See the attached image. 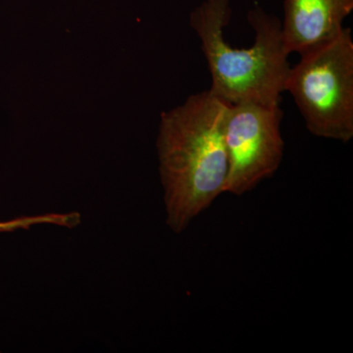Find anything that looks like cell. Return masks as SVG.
Returning <instances> with one entry per match:
<instances>
[{
    "mask_svg": "<svg viewBox=\"0 0 353 353\" xmlns=\"http://www.w3.org/2000/svg\"><path fill=\"white\" fill-rule=\"evenodd\" d=\"M301 57L290 67L285 90L311 134L348 143L353 138L352 30L343 28L336 38Z\"/></svg>",
    "mask_w": 353,
    "mask_h": 353,
    "instance_id": "cell-3",
    "label": "cell"
},
{
    "mask_svg": "<svg viewBox=\"0 0 353 353\" xmlns=\"http://www.w3.org/2000/svg\"><path fill=\"white\" fill-rule=\"evenodd\" d=\"M230 104L208 90L161 114L157 137L166 224L176 234L224 194L225 123Z\"/></svg>",
    "mask_w": 353,
    "mask_h": 353,
    "instance_id": "cell-1",
    "label": "cell"
},
{
    "mask_svg": "<svg viewBox=\"0 0 353 353\" xmlns=\"http://www.w3.org/2000/svg\"><path fill=\"white\" fill-rule=\"evenodd\" d=\"M231 18V0H203L190 13V27L201 41L211 74L209 92L230 105H281L292 67L282 22L262 7H253L248 22L254 31V43L248 48H234L224 37Z\"/></svg>",
    "mask_w": 353,
    "mask_h": 353,
    "instance_id": "cell-2",
    "label": "cell"
},
{
    "mask_svg": "<svg viewBox=\"0 0 353 353\" xmlns=\"http://www.w3.org/2000/svg\"><path fill=\"white\" fill-rule=\"evenodd\" d=\"M352 10L353 0H285V50L301 55L328 43L343 31Z\"/></svg>",
    "mask_w": 353,
    "mask_h": 353,
    "instance_id": "cell-5",
    "label": "cell"
},
{
    "mask_svg": "<svg viewBox=\"0 0 353 353\" xmlns=\"http://www.w3.org/2000/svg\"><path fill=\"white\" fill-rule=\"evenodd\" d=\"M280 105H230L225 123L228 176L225 192L241 196L276 173L284 155Z\"/></svg>",
    "mask_w": 353,
    "mask_h": 353,
    "instance_id": "cell-4",
    "label": "cell"
},
{
    "mask_svg": "<svg viewBox=\"0 0 353 353\" xmlns=\"http://www.w3.org/2000/svg\"><path fill=\"white\" fill-rule=\"evenodd\" d=\"M81 220L82 216L78 212H51L39 215L19 216L12 219L0 220V234L15 233L39 225H53L73 229L81 224Z\"/></svg>",
    "mask_w": 353,
    "mask_h": 353,
    "instance_id": "cell-6",
    "label": "cell"
}]
</instances>
